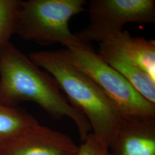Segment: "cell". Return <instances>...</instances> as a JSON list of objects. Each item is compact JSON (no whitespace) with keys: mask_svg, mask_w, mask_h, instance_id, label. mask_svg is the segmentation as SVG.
Masks as SVG:
<instances>
[{"mask_svg":"<svg viewBox=\"0 0 155 155\" xmlns=\"http://www.w3.org/2000/svg\"><path fill=\"white\" fill-rule=\"evenodd\" d=\"M24 101L38 104L53 119L71 118L82 142L92 132L87 118L70 104L54 78L10 43L0 52V102L17 106Z\"/></svg>","mask_w":155,"mask_h":155,"instance_id":"6da1fadb","label":"cell"},{"mask_svg":"<svg viewBox=\"0 0 155 155\" xmlns=\"http://www.w3.org/2000/svg\"><path fill=\"white\" fill-rule=\"evenodd\" d=\"M28 57L54 78L70 104L87 118L91 133L110 149L123 121L100 87L73 64L67 50L40 51Z\"/></svg>","mask_w":155,"mask_h":155,"instance_id":"7a4b0ae2","label":"cell"},{"mask_svg":"<svg viewBox=\"0 0 155 155\" xmlns=\"http://www.w3.org/2000/svg\"><path fill=\"white\" fill-rule=\"evenodd\" d=\"M66 47L73 64L100 87L123 121L155 118V104L145 99L106 63L90 44L81 41Z\"/></svg>","mask_w":155,"mask_h":155,"instance_id":"3957f363","label":"cell"},{"mask_svg":"<svg viewBox=\"0 0 155 155\" xmlns=\"http://www.w3.org/2000/svg\"><path fill=\"white\" fill-rule=\"evenodd\" d=\"M84 0L21 1L16 35L41 45L67 47L81 41L69 28L72 17L85 11Z\"/></svg>","mask_w":155,"mask_h":155,"instance_id":"277c9868","label":"cell"},{"mask_svg":"<svg viewBox=\"0 0 155 155\" xmlns=\"http://www.w3.org/2000/svg\"><path fill=\"white\" fill-rule=\"evenodd\" d=\"M89 25L76 35L86 44L102 43L122 31L129 22H155L154 0H91Z\"/></svg>","mask_w":155,"mask_h":155,"instance_id":"5b68a950","label":"cell"},{"mask_svg":"<svg viewBox=\"0 0 155 155\" xmlns=\"http://www.w3.org/2000/svg\"><path fill=\"white\" fill-rule=\"evenodd\" d=\"M69 136L39 122L0 145V155H77Z\"/></svg>","mask_w":155,"mask_h":155,"instance_id":"8992f818","label":"cell"},{"mask_svg":"<svg viewBox=\"0 0 155 155\" xmlns=\"http://www.w3.org/2000/svg\"><path fill=\"white\" fill-rule=\"evenodd\" d=\"M110 152L111 155H155V118L123 121Z\"/></svg>","mask_w":155,"mask_h":155,"instance_id":"52a82bcc","label":"cell"},{"mask_svg":"<svg viewBox=\"0 0 155 155\" xmlns=\"http://www.w3.org/2000/svg\"><path fill=\"white\" fill-rule=\"evenodd\" d=\"M98 55L130 83L145 99L155 104V81L122 52L110 43H100Z\"/></svg>","mask_w":155,"mask_h":155,"instance_id":"ba28073f","label":"cell"},{"mask_svg":"<svg viewBox=\"0 0 155 155\" xmlns=\"http://www.w3.org/2000/svg\"><path fill=\"white\" fill-rule=\"evenodd\" d=\"M105 41L120 50L155 81L154 40L133 37L127 31H122Z\"/></svg>","mask_w":155,"mask_h":155,"instance_id":"9c48e42d","label":"cell"},{"mask_svg":"<svg viewBox=\"0 0 155 155\" xmlns=\"http://www.w3.org/2000/svg\"><path fill=\"white\" fill-rule=\"evenodd\" d=\"M38 122L28 111L0 102V145Z\"/></svg>","mask_w":155,"mask_h":155,"instance_id":"30bf717a","label":"cell"},{"mask_svg":"<svg viewBox=\"0 0 155 155\" xmlns=\"http://www.w3.org/2000/svg\"><path fill=\"white\" fill-rule=\"evenodd\" d=\"M20 0H0V52L16 35Z\"/></svg>","mask_w":155,"mask_h":155,"instance_id":"8fae6325","label":"cell"},{"mask_svg":"<svg viewBox=\"0 0 155 155\" xmlns=\"http://www.w3.org/2000/svg\"><path fill=\"white\" fill-rule=\"evenodd\" d=\"M77 155H111L109 148L92 133L79 145Z\"/></svg>","mask_w":155,"mask_h":155,"instance_id":"7c38bea8","label":"cell"}]
</instances>
